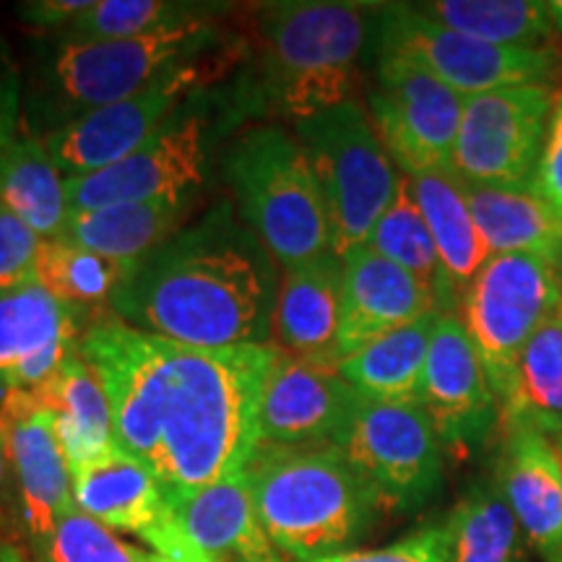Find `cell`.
Instances as JSON below:
<instances>
[{
    "instance_id": "836d02e7",
    "label": "cell",
    "mask_w": 562,
    "mask_h": 562,
    "mask_svg": "<svg viewBox=\"0 0 562 562\" xmlns=\"http://www.w3.org/2000/svg\"><path fill=\"white\" fill-rule=\"evenodd\" d=\"M364 245L385 258V261L396 263L398 269L412 273L422 286H427L440 311L442 269L438 248H435L430 227H427L425 216H422V209L417 199H414L412 182L406 175H402V182H398L396 199L378 220L375 229H372Z\"/></svg>"
},
{
    "instance_id": "7a4b0ae2",
    "label": "cell",
    "mask_w": 562,
    "mask_h": 562,
    "mask_svg": "<svg viewBox=\"0 0 562 562\" xmlns=\"http://www.w3.org/2000/svg\"><path fill=\"white\" fill-rule=\"evenodd\" d=\"M273 347L195 349L161 339L154 474L167 497L243 474L256 453L258 406Z\"/></svg>"
},
{
    "instance_id": "83f0119b",
    "label": "cell",
    "mask_w": 562,
    "mask_h": 562,
    "mask_svg": "<svg viewBox=\"0 0 562 562\" xmlns=\"http://www.w3.org/2000/svg\"><path fill=\"white\" fill-rule=\"evenodd\" d=\"M503 432L531 430L562 435V305L531 336L501 402Z\"/></svg>"
},
{
    "instance_id": "ac0fdd59",
    "label": "cell",
    "mask_w": 562,
    "mask_h": 562,
    "mask_svg": "<svg viewBox=\"0 0 562 562\" xmlns=\"http://www.w3.org/2000/svg\"><path fill=\"white\" fill-rule=\"evenodd\" d=\"M360 402L339 364L273 349L258 406V446H336Z\"/></svg>"
},
{
    "instance_id": "44dd1931",
    "label": "cell",
    "mask_w": 562,
    "mask_h": 562,
    "mask_svg": "<svg viewBox=\"0 0 562 562\" xmlns=\"http://www.w3.org/2000/svg\"><path fill=\"white\" fill-rule=\"evenodd\" d=\"M440 313L432 292L368 245L341 258V321L336 362L381 336Z\"/></svg>"
},
{
    "instance_id": "3957f363",
    "label": "cell",
    "mask_w": 562,
    "mask_h": 562,
    "mask_svg": "<svg viewBox=\"0 0 562 562\" xmlns=\"http://www.w3.org/2000/svg\"><path fill=\"white\" fill-rule=\"evenodd\" d=\"M245 474L263 531L294 562L347 552L381 510L336 446H258Z\"/></svg>"
},
{
    "instance_id": "1f68e13d",
    "label": "cell",
    "mask_w": 562,
    "mask_h": 562,
    "mask_svg": "<svg viewBox=\"0 0 562 562\" xmlns=\"http://www.w3.org/2000/svg\"><path fill=\"white\" fill-rule=\"evenodd\" d=\"M448 562H529V539L513 516L501 484L482 480L442 524Z\"/></svg>"
},
{
    "instance_id": "e0dca14e",
    "label": "cell",
    "mask_w": 562,
    "mask_h": 562,
    "mask_svg": "<svg viewBox=\"0 0 562 562\" xmlns=\"http://www.w3.org/2000/svg\"><path fill=\"white\" fill-rule=\"evenodd\" d=\"M419 404L442 448L469 453L501 427V404L482 357L456 313H440L419 385Z\"/></svg>"
},
{
    "instance_id": "4316f807",
    "label": "cell",
    "mask_w": 562,
    "mask_h": 562,
    "mask_svg": "<svg viewBox=\"0 0 562 562\" xmlns=\"http://www.w3.org/2000/svg\"><path fill=\"white\" fill-rule=\"evenodd\" d=\"M34 398L40 409L53 414L55 438L60 442L70 474L115 451L108 396L97 372L83 362L79 351Z\"/></svg>"
},
{
    "instance_id": "4dcf8cb0",
    "label": "cell",
    "mask_w": 562,
    "mask_h": 562,
    "mask_svg": "<svg viewBox=\"0 0 562 562\" xmlns=\"http://www.w3.org/2000/svg\"><path fill=\"white\" fill-rule=\"evenodd\" d=\"M66 180L45 140L16 136L0 151V203L42 240H60L66 235L70 216Z\"/></svg>"
},
{
    "instance_id": "5b68a950",
    "label": "cell",
    "mask_w": 562,
    "mask_h": 562,
    "mask_svg": "<svg viewBox=\"0 0 562 562\" xmlns=\"http://www.w3.org/2000/svg\"><path fill=\"white\" fill-rule=\"evenodd\" d=\"M243 222L281 269L334 252L326 201L302 144L273 125L252 128L227 154Z\"/></svg>"
},
{
    "instance_id": "7402d4cb",
    "label": "cell",
    "mask_w": 562,
    "mask_h": 562,
    "mask_svg": "<svg viewBox=\"0 0 562 562\" xmlns=\"http://www.w3.org/2000/svg\"><path fill=\"white\" fill-rule=\"evenodd\" d=\"M495 482L531 552L542 562H562V463L554 440L531 430L505 432Z\"/></svg>"
},
{
    "instance_id": "8d00e7d4",
    "label": "cell",
    "mask_w": 562,
    "mask_h": 562,
    "mask_svg": "<svg viewBox=\"0 0 562 562\" xmlns=\"http://www.w3.org/2000/svg\"><path fill=\"white\" fill-rule=\"evenodd\" d=\"M37 552L40 562H146L149 558L76 505L55 524Z\"/></svg>"
},
{
    "instance_id": "ba28073f",
    "label": "cell",
    "mask_w": 562,
    "mask_h": 562,
    "mask_svg": "<svg viewBox=\"0 0 562 562\" xmlns=\"http://www.w3.org/2000/svg\"><path fill=\"white\" fill-rule=\"evenodd\" d=\"M211 37L209 19H193L138 37L63 42L50 66L53 91L74 121L140 94L182 63H191Z\"/></svg>"
},
{
    "instance_id": "d4e9b609",
    "label": "cell",
    "mask_w": 562,
    "mask_h": 562,
    "mask_svg": "<svg viewBox=\"0 0 562 562\" xmlns=\"http://www.w3.org/2000/svg\"><path fill=\"white\" fill-rule=\"evenodd\" d=\"M74 505L108 529L149 537L165 521L167 503L157 474L123 451L70 474Z\"/></svg>"
},
{
    "instance_id": "30bf717a",
    "label": "cell",
    "mask_w": 562,
    "mask_h": 562,
    "mask_svg": "<svg viewBox=\"0 0 562 562\" xmlns=\"http://www.w3.org/2000/svg\"><path fill=\"white\" fill-rule=\"evenodd\" d=\"M336 448L383 510L412 513L438 495L442 442L419 402H360Z\"/></svg>"
},
{
    "instance_id": "2e32d148",
    "label": "cell",
    "mask_w": 562,
    "mask_h": 562,
    "mask_svg": "<svg viewBox=\"0 0 562 562\" xmlns=\"http://www.w3.org/2000/svg\"><path fill=\"white\" fill-rule=\"evenodd\" d=\"M199 76L201 68L193 66V60L182 63L131 100L83 112L63 123L45 138L47 151L66 178H81L117 165L170 123L175 104Z\"/></svg>"
},
{
    "instance_id": "277c9868",
    "label": "cell",
    "mask_w": 562,
    "mask_h": 562,
    "mask_svg": "<svg viewBox=\"0 0 562 562\" xmlns=\"http://www.w3.org/2000/svg\"><path fill=\"white\" fill-rule=\"evenodd\" d=\"M381 5L300 0L261 13L263 91L294 121L357 100Z\"/></svg>"
},
{
    "instance_id": "ab89813d",
    "label": "cell",
    "mask_w": 562,
    "mask_h": 562,
    "mask_svg": "<svg viewBox=\"0 0 562 562\" xmlns=\"http://www.w3.org/2000/svg\"><path fill=\"white\" fill-rule=\"evenodd\" d=\"M531 188L542 195V201L562 222V94H558V102H554L550 133H547V144Z\"/></svg>"
},
{
    "instance_id": "7c38bea8",
    "label": "cell",
    "mask_w": 562,
    "mask_h": 562,
    "mask_svg": "<svg viewBox=\"0 0 562 562\" xmlns=\"http://www.w3.org/2000/svg\"><path fill=\"white\" fill-rule=\"evenodd\" d=\"M467 97L412 63L383 58L368 108L385 151L402 175L451 170Z\"/></svg>"
},
{
    "instance_id": "d590c367",
    "label": "cell",
    "mask_w": 562,
    "mask_h": 562,
    "mask_svg": "<svg viewBox=\"0 0 562 562\" xmlns=\"http://www.w3.org/2000/svg\"><path fill=\"white\" fill-rule=\"evenodd\" d=\"M201 3H167V0H94V5L68 26L66 42L125 40L165 26L206 19Z\"/></svg>"
},
{
    "instance_id": "60d3db41",
    "label": "cell",
    "mask_w": 562,
    "mask_h": 562,
    "mask_svg": "<svg viewBox=\"0 0 562 562\" xmlns=\"http://www.w3.org/2000/svg\"><path fill=\"white\" fill-rule=\"evenodd\" d=\"M91 5L94 0H34V3L21 5V16L34 26H45V30H55V26L68 30Z\"/></svg>"
},
{
    "instance_id": "d6986e66",
    "label": "cell",
    "mask_w": 562,
    "mask_h": 562,
    "mask_svg": "<svg viewBox=\"0 0 562 562\" xmlns=\"http://www.w3.org/2000/svg\"><path fill=\"white\" fill-rule=\"evenodd\" d=\"M79 313L34 284L0 294V402L37 396L79 351Z\"/></svg>"
},
{
    "instance_id": "74e56055",
    "label": "cell",
    "mask_w": 562,
    "mask_h": 562,
    "mask_svg": "<svg viewBox=\"0 0 562 562\" xmlns=\"http://www.w3.org/2000/svg\"><path fill=\"white\" fill-rule=\"evenodd\" d=\"M42 237L0 203V294L37 281Z\"/></svg>"
},
{
    "instance_id": "f35d334b",
    "label": "cell",
    "mask_w": 562,
    "mask_h": 562,
    "mask_svg": "<svg viewBox=\"0 0 562 562\" xmlns=\"http://www.w3.org/2000/svg\"><path fill=\"white\" fill-rule=\"evenodd\" d=\"M305 562H448L446 537H442V524H432L389 547H378V550H347Z\"/></svg>"
},
{
    "instance_id": "52a82bcc",
    "label": "cell",
    "mask_w": 562,
    "mask_h": 562,
    "mask_svg": "<svg viewBox=\"0 0 562 562\" xmlns=\"http://www.w3.org/2000/svg\"><path fill=\"white\" fill-rule=\"evenodd\" d=\"M375 58L412 63L463 97L505 87L552 83L558 76V50H524L474 40L435 24L414 5H381L372 40Z\"/></svg>"
},
{
    "instance_id": "e575fe53",
    "label": "cell",
    "mask_w": 562,
    "mask_h": 562,
    "mask_svg": "<svg viewBox=\"0 0 562 562\" xmlns=\"http://www.w3.org/2000/svg\"><path fill=\"white\" fill-rule=\"evenodd\" d=\"M125 273V266L112 263L81 245L66 240H42L37 256V284L55 300L74 307H97L112 302Z\"/></svg>"
},
{
    "instance_id": "bcb514c9",
    "label": "cell",
    "mask_w": 562,
    "mask_h": 562,
    "mask_svg": "<svg viewBox=\"0 0 562 562\" xmlns=\"http://www.w3.org/2000/svg\"><path fill=\"white\" fill-rule=\"evenodd\" d=\"M554 446H558V456H560V463H562V435H560V438H554Z\"/></svg>"
},
{
    "instance_id": "9a60e30c",
    "label": "cell",
    "mask_w": 562,
    "mask_h": 562,
    "mask_svg": "<svg viewBox=\"0 0 562 562\" xmlns=\"http://www.w3.org/2000/svg\"><path fill=\"white\" fill-rule=\"evenodd\" d=\"M206 121L201 115L170 121L117 165L68 178V209L89 211L149 201L182 203L206 180Z\"/></svg>"
},
{
    "instance_id": "7dc6e473",
    "label": "cell",
    "mask_w": 562,
    "mask_h": 562,
    "mask_svg": "<svg viewBox=\"0 0 562 562\" xmlns=\"http://www.w3.org/2000/svg\"><path fill=\"white\" fill-rule=\"evenodd\" d=\"M0 562H16L9 552H0Z\"/></svg>"
},
{
    "instance_id": "b9f144b4",
    "label": "cell",
    "mask_w": 562,
    "mask_h": 562,
    "mask_svg": "<svg viewBox=\"0 0 562 562\" xmlns=\"http://www.w3.org/2000/svg\"><path fill=\"white\" fill-rule=\"evenodd\" d=\"M19 117V81L11 66L0 60V151L16 138Z\"/></svg>"
},
{
    "instance_id": "4fadbf2b",
    "label": "cell",
    "mask_w": 562,
    "mask_h": 562,
    "mask_svg": "<svg viewBox=\"0 0 562 562\" xmlns=\"http://www.w3.org/2000/svg\"><path fill=\"white\" fill-rule=\"evenodd\" d=\"M167 516L146 542L175 562H284L263 531L248 474L167 497Z\"/></svg>"
},
{
    "instance_id": "ffe728a7",
    "label": "cell",
    "mask_w": 562,
    "mask_h": 562,
    "mask_svg": "<svg viewBox=\"0 0 562 562\" xmlns=\"http://www.w3.org/2000/svg\"><path fill=\"white\" fill-rule=\"evenodd\" d=\"M0 442L16 476L26 531L40 547L74 508L70 469L55 438L53 414L40 409L34 396L11 393L0 402Z\"/></svg>"
},
{
    "instance_id": "8992f818",
    "label": "cell",
    "mask_w": 562,
    "mask_h": 562,
    "mask_svg": "<svg viewBox=\"0 0 562 562\" xmlns=\"http://www.w3.org/2000/svg\"><path fill=\"white\" fill-rule=\"evenodd\" d=\"M305 149L326 201L331 248L339 258L362 248L396 199L398 175L370 112L351 100L297 121Z\"/></svg>"
},
{
    "instance_id": "484cf974",
    "label": "cell",
    "mask_w": 562,
    "mask_h": 562,
    "mask_svg": "<svg viewBox=\"0 0 562 562\" xmlns=\"http://www.w3.org/2000/svg\"><path fill=\"white\" fill-rule=\"evenodd\" d=\"M461 186L492 256H537L562 273V222L531 186Z\"/></svg>"
},
{
    "instance_id": "ee69618b",
    "label": "cell",
    "mask_w": 562,
    "mask_h": 562,
    "mask_svg": "<svg viewBox=\"0 0 562 562\" xmlns=\"http://www.w3.org/2000/svg\"><path fill=\"white\" fill-rule=\"evenodd\" d=\"M547 9H550V19H552L554 32H558V37L562 40V0H554V3H547Z\"/></svg>"
},
{
    "instance_id": "f1b7e54d",
    "label": "cell",
    "mask_w": 562,
    "mask_h": 562,
    "mask_svg": "<svg viewBox=\"0 0 562 562\" xmlns=\"http://www.w3.org/2000/svg\"><path fill=\"white\" fill-rule=\"evenodd\" d=\"M186 201L115 203V206L70 211L66 240L128 269L178 232Z\"/></svg>"
},
{
    "instance_id": "8fae6325",
    "label": "cell",
    "mask_w": 562,
    "mask_h": 562,
    "mask_svg": "<svg viewBox=\"0 0 562 562\" xmlns=\"http://www.w3.org/2000/svg\"><path fill=\"white\" fill-rule=\"evenodd\" d=\"M552 83L505 87L463 102L451 170L472 186H531L550 133Z\"/></svg>"
},
{
    "instance_id": "f546056e",
    "label": "cell",
    "mask_w": 562,
    "mask_h": 562,
    "mask_svg": "<svg viewBox=\"0 0 562 562\" xmlns=\"http://www.w3.org/2000/svg\"><path fill=\"white\" fill-rule=\"evenodd\" d=\"M440 313L396 328L355 355L344 357L339 372L364 402H419L430 341Z\"/></svg>"
},
{
    "instance_id": "5bb4252c",
    "label": "cell",
    "mask_w": 562,
    "mask_h": 562,
    "mask_svg": "<svg viewBox=\"0 0 562 562\" xmlns=\"http://www.w3.org/2000/svg\"><path fill=\"white\" fill-rule=\"evenodd\" d=\"M79 355L97 372L108 396L115 448L144 461L154 472L159 456L161 339L121 318L100 321L79 339Z\"/></svg>"
},
{
    "instance_id": "7bdbcfd3",
    "label": "cell",
    "mask_w": 562,
    "mask_h": 562,
    "mask_svg": "<svg viewBox=\"0 0 562 562\" xmlns=\"http://www.w3.org/2000/svg\"><path fill=\"white\" fill-rule=\"evenodd\" d=\"M5 451H3V442H0V533H3V521H5Z\"/></svg>"
},
{
    "instance_id": "9c48e42d",
    "label": "cell",
    "mask_w": 562,
    "mask_h": 562,
    "mask_svg": "<svg viewBox=\"0 0 562 562\" xmlns=\"http://www.w3.org/2000/svg\"><path fill=\"white\" fill-rule=\"evenodd\" d=\"M562 305V273L537 256H492L461 297L459 318L480 351L497 404L518 355Z\"/></svg>"
},
{
    "instance_id": "6da1fadb",
    "label": "cell",
    "mask_w": 562,
    "mask_h": 562,
    "mask_svg": "<svg viewBox=\"0 0 562 562\" xmlns=\"http://www.w3.org/2000/svg\"><path fill=\"white\" fill-rule=\"evenodd\" d=\"M277 290V263L222 203L128 266L110 305L128 326L182 347H269Z\"/></svg>"
},
{
    "instance_id": "f6af8a7d",
    "label": "cell",
    "mask_w": 562,
    "mask_h": 562,
    "mask_svg": "<svg viewBox=\"0 0 562 562\" xmlns=\"http://www.w3.org/2000/svg\"><path fill=\"white\" fill-rule=\"evenodd\" d=\"M146 562H175V560H170V558H165V554H157V552H151L149 558H146Z\"/></svg>"
},
{
    "instance_id": "603a6c76",
    "label": "cell",
    "mask_w": 562,
    "mask_h": 562,
    "mask_svg": "<svg viewBox=\"0 0 562 562\" xmlns=\"http://www.w3.org/2000/svg\"><path fill=\"white\" fill-rule=\"evenodd\" d=\"M341 321V258L336 252L281 269L269 347L300 360L336 362Z\"/></svg>"
},
{
    "instance_id": "cb8c5ba5",
    "label": "cell",
    "mask_w": 562,
    "mask_h": 562,
    "mask_svg": "<svg viewBox=\"0 0 562 562\" xmlns=\"http://www.w3.org/2000/svg\"><path fill=\"white\" fill-rule=\"evenodd\" d=\"M409 182L438 248L442 269L440 313H456L469 284L484 269L492 252L476 227L459 175L453 170H435L414 175Z\"/></svg>"
},
{
    "instance_id": "d6a6232c",
    "label": "cell",
    "mask_w": 562,
    "mask_h": 562,
    "mask_svg": "<svg viewBox=\"0 0 562 562\" xmlns=\"http://www.w3.org/2000/svg\"><path fill=\"white\" fill-rule=\"evenodd\" d=\"M412 5L435 24L490 45L554 50L558 40L550 9L537 0H425Z\"/></svg>"
}]
</instances>
